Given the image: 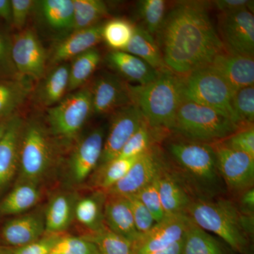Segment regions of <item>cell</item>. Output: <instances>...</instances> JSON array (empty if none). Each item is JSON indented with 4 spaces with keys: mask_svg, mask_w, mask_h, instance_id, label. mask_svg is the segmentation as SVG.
Instances as JSON below:
<instances>
[{
    "mask_svg": "<svg viewBox=\"0 0 254 254\" xmlns=\"http://www.w3.org/2000/svg\"><path fill=\"white\" fill-rule=\"evenodd\" d=\"M218 34L227 53L254 57V16L250 10L220 13Z\"/></svg>",
    "mask_w": 254,
    "mask_h": 254,
    "instance_id": "ba28073f",
    "label": "cell"
},
{
    "mask_svg": "<svg viewBox=\"0 0 254 254\" xmlns=\"http://www.w3.org/2000/svg\"><path fill=\"white\" fill-rule=\"evenodd\" d=\"M104 131L96 128L83 138L73 152L70 161V170L73 181L82 182L99 163L103 145Z\"/></svg>",
    "mask_w": 254,
    "mask_h": 254,
    "instance_id": "e0dca14e",
    "label": "cell"
},
{
    "mask_svg": "<svg viewBox=\"0 0 254 254\" xmlns=\"http://www.w3.org/2000/svg\"><path fill=\"white\" fill-rule=\"evenodd\" d=\"M101 56L98 50L91 49L73 58L69 66L67 91H73L83 86L99 65Z\"/></svg>",
    "mask_w": 254,
    "mask_h": 254,
    "instance_id": "f1b7e54d",
    "label": "cell"
},
{
    "mask_svg": "<svg viewBox=\"0 0 254 254\" xmlns=\"http://www.w3.org/2000/svg\"><path fill=\"white\" fill-rule=\"evenodd\" d=\"M52 253L58 254H100L94 244L84 237H61L53 247Z\"/></svg>",
    "mask_w": 254,
    "mask_h": 254,
    "instance_id": "60d3db41",
    "label": "cell"
},
{
    "mask_svg": "<svg viewBox=\"0 0 254 254\" xmlns=\"http://www.w3.org/2000/svg\"><path fill=\"white\" fill-rule=\"evenodd\" d=\"M238 130L228 117L218 110L183 100L171 131L186 139L210 143L223 141Z\"/></svg>",
    "mask_w": 254,
    "mask_h": 254,
    "instance_id": "277c9868",
    "label": "cell"
},
{
    "mask_svg": "<svg viewBox=\"0 0 254 254\" xmlns=\"http://www.w3.org/2000/svg\"><path fill=\"white\" fill-rule=\"evenodd\" d=\"M9 55H11V47L6 38L0 33V68L6 64Z\"/></svg>",
    "mask_w": 254,
    "mask_h": 254,
    "instance_id": "c3c4849f",
    "label": "cell"
},
{
    "mask_svg": "<svg viewBox=\"0 0 254 254\" xmlns=\"http://www.w3.org/2000/svg\"><path fill=\"white\" fill-rule=\"evenodd\" d=\"M208 66L216 71L235 93L245 87L254 86V57L224 51Z\"/></svg>",
    "mask_w": 254,
    "mask_h": 254,
    "instance_id": "9a60e30c",
    "label": "cell"
},
{
    "mask_svg": "<svg viewBox=\"0 0 254 254\" xmlns=\"http://www.w3.org/2000/svg\"><path fill=\"white\" fill-rule=\"evenodd\" d=\"M158 173L148 185L135 194L148 209L155 222H160L165 217L159 194Z\"/></svg>",
    "mask_w": 254,
    "mask_h": 254,
    "instance_id": "ab89813d",
    "label": "cell"
},
{
    "mask_svg": "<svg viewBox=\"0 0 254 254\" xmlns=\"http://www.w3.org/2000/svg\"><path fill=\"white\" fill-rule=\"evenodd\" d=\"M124 52L138 57L157 71L168 69L163 63L161 53L155 37L141 26H135L134 33L131 41Z\"/></svg>",
    "mask_w": 254,
    "mask_h": 254,
    "instance_id": "cb8c5ba5",
    "label": "cell"
},
{
    "mask_svg": "<svg viewBox=\"0 0 254 254\" xmlns=\"http://www.w3.org/2000/svg\"><path fill=\"white\" fill-rule=\"evenodd\" d=\"M167 1L164 0H141L137 2V16L141 28L156 36L167 14Z\"/></svg>",
    "mask_w": 254,
    "mask_h": 254,
    "instance_id": "d6a6232c",
    "label": "cell"
},
{
    "mask_svg": "<svg viewBox=\"0 0 254 254\" xmlns=\"http://www.w3.org/2000/svg\"><path fill=\"white\" fill-rule=\"evenodd\" d=\"M25 95L24 88L18 83H0V118L12 113L24 99Z\"/></svg>",
    "mask_w": 254,
    "mask_h": 254,
    "instance_id": "74e56055",
    "label": "cell"
},
{
    "mask_svg": "<svg viewBox=\"0 0 254 254\" xmlns=\"http://www.w3.org/2000/svg\"><path fill=\"white\" fill-rule=\"evenodd\" d=\"M241 205L243 208L242 213L252 215L254 209V190L253 188L249 189L243 192L241 197Z\"/></svg>",
    "mask_w": 254,
    "mask_h": 254,
    "instance_id": "7dc6e473",
    "label": "cell"
},
{
    "mask_svg": "<svg viewBox=\"0 0 254 254\" xmlns=\"http://www.w3.org/2000/svg\"><path fill=\"white\" fill-rule=\"evenodd\" d=\"M213 145L220 177L232 191H245L252 188L254 180V158L232 150L217 142Z\"/></svg>",
    "mask_w": 254,
    "mask_h": 254,
    "instance_id": "9c48e42d",
    "label": "cell"
},
{
    "mask_svg": "<svg viewBox=\"0 0 254 254\" xmlns=\"http://www.w3.org/2000/svg\"><path fill=\"white\" fill-rule=\"evenodd\" d=\"M182 254H227L221 243L190 221L183 239Z\"/></svg>",
    "mask_w": 254,
    "mask_h": 254,
    "instance_id": "d4e9b609",
    "label": "cell"
},
{
    "mask_svg": "<svg viewBox=\"0 0 254 254\" xmlns=\"http://www.w3.org/2000/svg\"><path fill=\"white\" fill-rule=\"evenodd\" d=\"M69 66L61 65L55 68L47 78L42 90V99L46 105L60 103L67 91Z\"/></svg>",
    "mask_w": 254,
    "mask_h": 254,
    "instance_id": "e575fe53",
    "label": "cell"
},
{
    "mask_svg": "<svg viewBox=\"0 0 254 254\" xmlns=\"http://www.w3.org/2000/svg\"><path fill=\"white\" fill-rule=\"evenodd\" d=\"M91 94L93 111L98 115L109 113L132 103L128 85L111 74L98 78Z\"/></svg>",
    "mask_w": 254,
    "mask_h": 254,
    "instance_id": "2e32d148",
    "label": "cell"
},
{
    "mask_svg": "<svg viewBox=\"0 0 254 254\" xmlns=\"http://www.w3.org/2000/svg\"><path fill=\"white\" fill-rule=\"evenodd\" d=\"M34 3L32 0H11V21L18 29L26 24Z\"/></svg>",
    "mask_w": 254,
    "mask_h": 254,
    "instance_id": "f6af8a7d",
    "label": "cell"
},
{
    "mask_svg": "<svg viewBox=\"0 0 254 254\" xmlns=\"http://www.w3.org/2000/svg\"><path fill=\"white\" fill-rule=\"evenodd\" d=\"M183 239L179 241L177 243L174 244L171 247L165 249V250L158 251V252H153V253L148 254H182Z\"/></svg>",
    "mask_w": 254,
    "mask_h": 254,
    "instance_id": "f907efd6",
    "label": "cell"
},
{
    "mask_svg": "<svg viewBox=\"0 0 254 254\" xmlns=\"http://www.w3.org/2000/svg\"><path fill=\"white\" fill-rule=\"evenodd\" d=\"M93 111L91 91L80 90L50 108L48 123L55 135L71 139L81 129Z\"/></svg>",
    "mask_w": 254,
    "mask_h": 254,
    "instance_id": "52a82bcc",
    "label": "cell"
},
{
    "mask_svg": "<svg viewBox=\"0 0 254 254\" xmlns=\"http://www.w3.org/2000/svg\"><path fill=\"white\" fill-rule=\"evenodd\" d=\"M83 237L94 244L100 254H133V244L108 227H100Z\"/></svg>",
    "mask_w": 254,
    "mask_h": 254,
    "instance_id": "4dcf8cb0",
    "label": "cell"
},
{
    "mask_svg": "<svg viewBox=\"0 0 254 254\" xmlns=\"http://www.w3.org/2000/svg\"><path fill=\"white\" fill-rule=\"evenodd\" d=\"M144 120L141 110L133 103L117 110L110 122L100 157V168L118 158L130 137Z\"/></svg>",
    "mask_w": 254,
    "mask_h": 254,
    "instance_id": "30bf717a",
    "label": "cell"
},
{
    "mask_svg": "<svg viewBox=\"0 0 254 254\" xmlns=\"http://www.w3.org/2000/svg\"><path fill=\"white\" fill-rule=\"evenodd\" d=\"M41 11L48 26L56 30L73 29V0H43Z\"/></svg>",
    "mask_w": 254,
    "mask_h": 254,
    "instance_id": "f546056e",
    "label": "cell"
},
{
    "mask_svg": "<svg viewBox=\"0 0 254 254\" xmlns=\"http://www.w3.org/2000/svg\"><path fill=\"white\" fill-rule=\"evenodd\" d=\"M159 194L165 216L187 213L192 201L187 190L178 181L169 173L165 162L158 173Z\"/></svg>",
    "mask_w": 254,
    "mask_h": 254,
    "instance_id": "44dd1931",
    "label": "cell"
},
{
    "mask_svg": "<svg viewBox=\"0 0 254 254\" xmlns=\"http://www.w3.org/2000/svg\"><path fill=\"white\" fill-rule=\"evenodd\" d=\"M60 238L58 235L50 234L49 236L43 237L28 245L18 247L13 254H50Z\"/></svg>",
    "mask_w": 254,
    "mask_h": 254,
    "instance_id": "ee69618b",
    "label": "cell"
},
{
    "mask_svg": "<svg viewBox=\"0 0 254 254\" xmlns=\"http://www.w3.org/2000/svg\"><path fill=\"white\" fill-rule=\"evenodd\" d=\"M58 254L52 253V252H51V254Z\"/></svg>",
    "mask_w": 254,
    "mask_h": 254,
    "instance_id": "db71d44e",
    "label": "cell"
},
{
    "mask_svg": "<svg viewBox=\"0 0 254 254\" xmlns=\"http://www.w3.org/2000/svg\"><path fill=\"white\" fill-rule=\"evenodd\" d=\"M103 217L108 229L132 243L134 244L141 237L125 197L108 195L105 201Z\"/></svg>",
    "mask_w": 254,
    "mask_h": 254,
    "instance_id": "ac0fdd59",
    "label": "cell"
},
{
    "mask_svg": "<svg viewBox=\"0 0 254 254\" xmlns=\"http://www.w3.org/2000/svg\"><path fill=\"white\" fill-rule=\"evenodd\" d=\"M73 213V203L66 195H58L48 205L45 227L49 234L58 235L70 225Z\"/></svg>",
    "mask_w": 254,
    "mask_h": 254,
    "instance_id": "83f0119b",
    "label": "cell"
},
{
    "mask_svg": "<svg viewBox=\"0 0 254 254\" xmlns=\"http://www.w3.org/2000/svg\"><path fill=\"white\" fill-rule=\"evenodd\" d=\"M0 18L10 22L11 21V1L0 0Z\"/></svg>",
    "mask_w": 254,
    "mask_h": 254,
    "instance_id": "681fc988",
    "label": "cell"
},
{
    "mask_svg": "<svg viewBox=\"0 0 254 254\" xmlns=\"http://www.w3.org/2000/svg\"><path fill=\"white\" fill-rule=\"evenodd\" d=\"M187 214L195 225L217 235L234 250L245 253L248 245L247 235L253 231L252 215L241 213L229 200L191 202Z\"/></svg>",
    "mask_w": 254,
    "mask_h": 254,
    "instance_id": "3957f363",
    "label": "cell"
},
{
    "mask_svg": "<svg viewBox=\"0 0 254 254\" xmlns=\"http://www.w3.org/2000/svg\"><path fill=\"white\" fill-rule=\"evenodd\" d=\"M138 157L115 158L100 168L98 187L105 191L109 190L127 175Z\"/></svg>",
    "mask_w": 254,
    "mask_h": 254,
    "instance_id": "8d00e7d4",
    "label": "cell"
},
{
    "mask_svg": "<svg viewBox=\"0 0 254 254\" xmlns=\"http://www.w3.org/2000/svg\"><path fill=\"white\" fill-rule=\"evenodd\" d=\"M232 109L239 129L253 126L254 120V86L245 87L235 92Z\"/></svg>",
    "mask_w": 254,
    "mask_h": 254,
    "instance_id": "d590c367",
    "label": "cell"
},
{
    "mask_svg": "<svg viewBox=\"0 0 254 254\" xmlns=\"http://www.w3.org/2000/svg\"><path fill=\"white\" fill-rule=\"evenodd\" d=\"M210 4L220 13L231 12L242 9H248L254 13V3L251 0H216L211 1Z\"/></svg>",
    "mask_w": 254,
    "mask_h": 254,
    "instance_id": "bcb514c9",
    "label": "cell"
},
{
    "mask_svg": "<svg viewBox=\"0 0 254 254\" xmlns=\"http://www.w3.org/2000/svg\"><path fill=\"white\" fill-rule=\"evenodd\" d=\"M219 142L227 148L243 152L254 158V126L239 129L231 136Z\"/></svg>",
    "mask_w": 254,
    "mask_h": 254,
    "instance_id": "7bdbcfd3",
    "label": "cell"
},
{
    "mask_svg": "<svg viewBox=\"0 0 254 254\" xmlns=\"http://www.w3.org/2000/svg\"><path fill=\"white\" fill-rule=\"evenodd\" d=\"M101 208L99 201L93 197L83 198L76 203L74 213L78 222L90 228L98 230L100 225Z\"/></svg>",
    "mask_w": 254,
    "mask_h": 254,
    "instance_id": "f35d334b",
    "label": "cell"
},
{
    "mask_svg": "<svg viewBox=\"0 0 254 254\" xmlns=\"http://www.w3.org/2000/svg\"><path fill=\"white\" fill-rule=\"evenodd\" d=\"M103 26L95 25L91 27L76 30L67 38L60 42L53 51L52 60L55 63L73 59L78 55L93 49L103 41Z\"/></svg>",
    "mask_w": 254,
    "mask_h": 254,
    "instance_id": "ffe728a7",
    "label": "cell"
},
{
    "mask_svg": "<svg viewBox=\"0 0 254 254\" xmlns=\"http://www.w3.org/2000/svg\"><path fill=\"white\" fill-rule=\"evenodd\" d=\"M46 230L45 222L34 214L10 220L2 229V237L10 245L20 247L41 239Z\"/></svg>",
    "mask_w": 254,
    "mask_h": 254,
    "instance_id": "603a6c76",
    "label": "cell"
},
{
    "mask_svg": "<svg viewBox=\"0 0 254 254\" xmlns=\"http://www.w3.org/2000/svg\"><path fill=\"white\" fill-rule=\"evenodd\" d=\"M21 129V122L13 119L8 122L4 134L0 138V194L16 174Z\"/></svg>",
    "mask_w": 254,
    "mask_h": 254,
    "instance_id": "d6986e66",
    "label": "cell"
},
{
    "mask_svg": "<svg viewBox=\"0 0 254 254\" xmlns=\"http://www.w3.org/2000/svg\"><path fill=\"white\" fill-rule=\"evenodd\" d=\"M20 149V167L25 181L35 183L46 173L50 163V148L39 126L26 128Z\"/></svg>",
    "mask_w": 254,
    "mask_h": 254,
    "instance_id": "8fae6325",
    "label": "cell"
},
{
    "mask_svg": "<svg viewBox=\"0 0 254 254\" xmlns=\"http://www.w3.org/2000/svg\"><path fill=\"white\" fill-rule=\"evenodd\" d=\"M167 146L171 158L194 185L204 193H216L221 177L213 145L182 138L170 141Z\"/></svg>",
    "mask_w": 254,
    "mask_h": 254,
    "instance_id": "5b68a950",
    "label": "cell"
},
{
    "mask_svg": "<svg viewBox=\"0 0 254 254\" xmlns=\"http://www.w3.org/2000/svg\"><path fill=\"white\" fill-rule=\"evenodd\" d=\"M209 8L208 1H177L155 36L165 66L177 76L183 77L208 66L225 51Z\"/></svg>",
    "mask_w": 254,
    "mask_h": 254,
    "instance_id": "6da1fadb",
    "label": "cell"
},
{
    "mask_svg": "<svg viewBox=\"0 0 254 254\" xmlns=\"http://www.w3.org/2000/svg\"><path fill=\"white\" fill-rule=\"evenodd\" d=\"M135 26L125 18H113L103 26V40L114 51H124L131 41Z\"/></svg>",
    "mask_w": 254,
    "mask_h": 254,
    "instance_id": "836d02e7",
    "label": "cell"
},
{
    "mask_svg": "<svg viewBox=\"0 0 254 254\" xmlns=\"http://www.w3.org/2000/svg\"><path fill=\"white\" fill-rule=\"evenodd\" d=\"M182 83L184 100L218 110L236 125L232 109L235 92L216 71L203 66L183 76Z\"/></svg>",
    "mask_w": 254,
    "mask_h": 254,
    "instance_id": "8992f818",
    "label": "cell"
},
{
    "mask_svg": "<svg viewBox=\"0 0 254 254\" xmlns=\"http://www.w3.org/2000/svg\"><path fill=\"white\" fill-rule=\"evenodd\" d=\"M168 132L165 130L152 128L144 119L123 147L117 158L140 156L155 145V142L161 138Z\"/></svg>",
    "mask_w": 254,
    "mask_h": 254,
    "instance_id": "4316f807",
    "label": "cell"
},
{
    "mask_svg": "<svg viewBox=\"0 0 254 254\" xmlns=\"http://www.w3.org/2000/svg\"><path fill=\"white\" fill-rule=\"evenodd\" d=\"M11 57L18 71L25 76L38 79L44 74L46 51L31 30H24L14 36Z\"/></svg>",
    "mask_w": 254,
    "mask_h": 254,
    "instance_id": "5bb4252c",
    "label": "cell"
},
{
    "mask_svg": "<svg viewBox=\"0 0 254 254\" xmlns=\"http://www.w3.org/2000/svg\"><path fill=\"white\" fill-rule=\"evenodd\" d=\"M110 66L129 81L145 85L158 77L157 71L138 57L124 51H113L107 58Z\"/></svg>",
    "mask_w": 254,
    "mask_h": 254,
    "instance_id": "7402d4cb",
    "label": "cell"
},
{
    "mask_svg": "<svg viewBox=\"0 0 254 254\" xmlns=\"http://www.w3.org/2000/svg\"><path fill=\"white\" fill-rule=\"evenodd\" d=\"M190 221L187 213L165 216L133 244V254H148L171 247L184 238Z\"/></svg>",
    "mask_w": 254,
    "mask_h": 254,
    "instance_id": "7c38bea8",
    "label": "cell"
},
{
    "mask_svg": "<svg viewBox=\"0 0 254 254\" xmlns=\"http://www.w3.org/2000/svg\"><path fill=\"white\" fill-rule=\"evenodd\" d=\"M40 192L34 183L26 182L15 187L0 203V215H16L29 210L38 203Z\"/></svg>",
    "mask_w": 254,
    "mask_h": 254,
    "instance_id": "484cf974",
    "label": "cell"
},
{
    "mask_svg": "<svg viewBox=\"0 0 254 254\" xmlns=\"http://www.w3.org/2000/svg\"><path fill=\"white\" fill-rule=\"evenodd\" d=\"M7 123H0V138H1V137L2 136L3 134H4L6 127H7Z\"/></svg>",
    "mask_w": 254,
    "mask_h": 254,
    "instance_id": "816d5d0a",
    "label": "cell"
},
{
    "mask_svg": "<svg viewBox=\"0 0 254 254\" xmlns=\"http://www.w3.org/2000/svg\"><path fill=\"white\" fill-rule=\"evenodd\" d=\"M0 254H13L9 250H4V249H0Z\"/></svg>",
    "mask_w": 254,
    "mask_h": 254,
    "instance_id": "f5cc1de1",
    "label": "cell"
},
{
    "mask_svg": "<svg viewBox=\"0 0 254 254\" xmlns=\"http://www.w3.org/2000/svg\"><path fill=\"white\" fill-rule=\"evenodd\" d=\"M125 198L131 208L137 231L141 235L146 233L155 224L153 215L136 195H128Z\"/></svg>",
    "mask_w": 254,
    "mask_h": 254,
    "instance_id": "b9f144b4",
    "label": "cell"
},
{
    "mask_svg": "<svg viewBox=\"0 0 254 254\" xmlns=\"http://www.w3.org/2000/svg\"><path fill=\"white\" fill-rule=\"evenodd\" d=\"M73 29H83L95 26L108 14L106 4L101 0H73Z\"/></svg>",
    "mask_w": 254,
    "mask_h": 254,
    "instance_id": "1f68e13d",
    "label": "cell"
},
{
    "mask_svg": "<svg viewBox=\"0 0 254 254\" xmlns=\"http://www.w3.org/2000/svg\"><path fill=\"white\" fill-rule=\"evenodd\" d=\"M164 163L162 153L157 145L137 158L127 175L107 190V195L127 197L135 195L157 175Z\"/></svg>",
    "mask_w": 254,
    "mask_h": 254,
    "instance_id": "4fadbf2b",
    "label": "cell"
},
{
    "mask_svg": "<svg viewBox=\"0 0 254 254\" xmlns=\"http://www.w3.org/2000/svg\"><path fill=\"white\" fill-rule=\"evenodd\" d=\"M131 103L138 107L152 128L171 131L175 115L183 101L182 76L168 69L145 85H128Z\"/></svg>",
    "mask_w": 254,
    "mask_h": 254,
    "instance_id": "7a4b0ae2",
    "label": "cell"
}]
</instances>
